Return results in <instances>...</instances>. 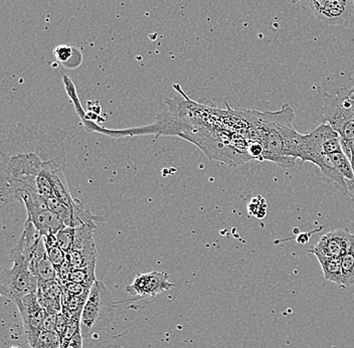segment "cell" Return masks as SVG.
<instances>
[{"instance_id":"cell-12","label":"cell","mask_w":354,"mask_h":348,"mask_svg":"<svg viewBox=\"0 0 354 348\" xmlns=\"http://www.w3.org/2000/svg\"><path fill=\"white\" fill-rule=\"evenodd\" d=\"M354 241V235L348 230H335L321 237L319 241L308 250L314 256L340 258L351 249Z\"/></svg>"},{"instance_id":"cell-19","label":"cell","mask_w":354,"mask_h":348,"mask_svg":"<svg viewBox=\"0 0 354 348\" xmlns=\"http://www.w3.org/2000/svg\"><path fill=\"white\" fill-rule=\"evenodd\" d=\"M95 270L96 269H76L73 268L68 273L65 281L82 284V285L92 287L96 282V276H95Z\"/></svg>"},{"instance_id":"cell-2","label":"cell","mask_w":354,"mask_h":348,"mask_svg":"<svg viewBox=\"0 0 354 348\" xmlns=\"http://www.w3.org/2000/svg\"><path fill=\"white\" fill-rule=\"evenodd\" d=\"M252 126V141L262 145L261 161L275 163L283 168L296 166L301 135L293 127L294 111L285 105L279 112L243 111Z\"/></svg>"},{"instance_id":"cell-23","label":"cell","mask_w":354,"mask_h":348,"mask_svg":"<svg viewBox=\"0 0 354 348\" xmlns=\"http://www.w3.org/2000/svg\"><path fill=\"white\" fill-rule=\"evenodd\" d=\"M48 257L52 263L54 264L55 269H59V267L64 265L66 261V254L65 250L62 249L57 244L50 247H46Z\"/></svg>"},{"instance_id":"cell-17","label":"cell","mask_w":354,"mask_h":348,"mask_svg":"<svg viewBox=\"0 0 354 348\" xmlns=\"http://www.w3.org/2000/svg\"><path fill=\"white\" fill-rule=\"evenodd\" d=\"M344 287H351L354 284V241L351 249L340 257Z\"/></svg>"},{"instance_id":"cell-22","label":"cell","mask_w":354,"mask_h":348,"mask_svg":"<svg viewBox=\"0 0 354 348\" xmlns=\"http://www.w3.org/2000/svg\"><path fill=\"white\" fill-rule=\"evenodd\" d=\"M76 228L65 227L55 234L57 236V245L65 250L66 254L74 245Z\"/></svg>"},{"instance_id":"cell-27","label":"cell","mask_w":354,"mask_h":348,"mask_svg":"<svg viewBox=\"0 0 354 348\" xmlns=\"http://www.w3.org/2000/svg\"><path fill=\"white\" fill-rule=\"evenodd\" d=\"M293 3H297V2L301 1V0H291Z\"/></svg>"},{"instance_id":"cell-1","label":"cell","mask_w":354,"mask_h":348,"mask_svg":"<svg viewBox=\"0 0 354 348\" xmlns=\"http://www.w3.org/2000/svg\"><path fill=\"white\" fill-rule=\"evenodd\" d=\"M66 133L46 123L15 124L0 145V201H21L44 172L65 170Z\"/></svg>"},{"instance_id":"cell-29","label":"cell","mask_w":354,"mask_h":348,"mask_svg":"<svg viewBox=\"0 0 354 348\" xmlns=\"http://www.w3.org/2000/svg\"><path fill=\"white\" fill-rule=\"evenodd\" d=\"M10 348H21V347H10Z\"/></svg>"},{"instance_id":"cell-21","label":"cell","mask_w":354,"mask_h":348,"mask_svg":"<svg viewBox=\"0 0 354 348\" xmlns=\"http://www.w3.org/2000/svg\"><path fill=\"white\" fill-rule=\"evenodd\" d=\"M63 291L64 309L68 310L72 313L83 311L84 306H85L88 296H77V295L68 293L65 290Z\"/></svg>"},{"instance_id":"cell-13","label":"cell","mask_w":354,"mask_h":348,"mask_svg":"<svg viewBox=\"0 0 354 348\" xmlns=\"http://www.w3.org/2000/svg\"><path fill=\"white\" fill-rule=\"evenodd\" d=\"M63 293L59 281L41 282L37 288V300L48 313L59 314L63 311Z\"/></svg>"},{"instance_id":"cell-6","label":"cell","mask_w":354,"mask_h":348,"mask_svg":"<svg viewBox=\"0 0 354 348\" xmlns=\"http://www.w3.org/2000/svg\"><path fill=\"white\" fill-rule=\"evenodd\" d=\"M21 203H24L26 208V219H30L43 236L57 234L59 230L66 227L63 219L48 207L46 199L37 192L32 190L24 192L21 194Z\"/></svg>"},{"instance_id":"cell-8","label":"cell","mask_w":354,"mask_h":348,"mask_svg":"<svg viewBox=\"0 0 354 348\" xmlns=\"http://www.w3.org/2000/svg\"><path fill=\"white\" fill-rule=\"evenodd\" d=\"M97 228L82 226L76 228L74 245L66 253V261L76 269H96L97 249L94 232Z\"/></svg>"},{"instance_id":"cell-3","label":"cell","mask_w":354,"mask_h":348,"mask_svg":"<svg viewBox=\"0 0 354 348\" xmlns=\"http://www.w3.org/2000/svg\"><path fill=\"white\" fill-rule=\"evenodd\" d=\"M115 315V302L105 284L96 281L81 316V333L84 339L98 336L113 322Z\"/></svg>"},{"instance_id":"cell-15","label":"cell","mask_w":354,"mask_h":348,"mask_svg":"<svg viewBox=\"0 0 354 348\" xmlns=\"http://www.w3.org/2000/svg\"><path fill=\"white\" fill-rule=\"evenodd\" d=\"M315 165L319 167L321 172H322L325 177H327L332 183H335L338 190H339L343 194L347 196L346 179L343 177L342 172H339L336 164L332 161L330 154L320 157V158L316 161Z\"/></svg>"},{"instance_id":"cell-7","label":"cell","mask_w":354,"mask_h":348,"mask_svg":"<svg viewBox=\"0 0 354 348\" xmlns=\"http://www.w3.org/2000/svg\"><path fill=\"white\" fill-rule=\"evenodd\" d=\"M324 122L336 132L354 120V93L351 89H334L324 96Z\"/></svg>"},{"instance_id":"cell-20","label":"cell","mask_w":354,"mask_h":348,"mask_svg":"<svg viewBox=\"0 0 354 348\" xmlns=\"http://www.w3.org/2000/svg\"><path fill=\"white\" fill-rule=\"evenodd\" d=\"M330 157L346 181H351L354 178L353 164H351V161H349L348 157L346 156L344 152L332 153Z\"/></svg>"},{"instance_id":"cell-16","label":"cell","mask_w":354,"mask_h":348,"mask_svg":"<svg viewBox=\"0 0 354 348\" xmlns=\"http://www.w3.org/2000/svg\"><path fill=\"white\" fill-rule=\"evenodd\" d=\"M322 268L324 278L327 281L335 283L339 287H344L340 258H329V257L315 256Z\"/></svg>"},{"instance_id":"cell-25","label":"cell","mask_w":354,"mask_h":348,"mask_svg":"<svg viewBox=\"0 0 354 348\" xmlns=\"http://www.w3.org/2000/svg\"><path fill=\"white\" fill-rule=\"evenodd\" d=\"M57 322V314L48 313L46 311L44 321V330L46 331H55Z\"/></svg>"},{"instance_id":"cell-24","label":"cell","mask_w":354,"mask_h":348,"mask_svg":"<svg viewBox=\"0 0 354 348\" xmlns=\"http://www.w3.org/2000/svg\"><path fill=\"white\" fill-rule=\"evenodd\" d=\"M75 52H76V50L73 48L72 46L61 44V46H57L55 48L54 55L57 57V61L66 66V63H68V61L72 59Z\"/></svg>"},{"instance_id":"cell-30","label":"cell","mask_w":354,"mask_h":348,"mask_svg":"<svg viewBox=\"0 0 354 348\" xmlns=\"http://www.w3.org/2000/svg\"><path fill=\"white\" fill-rule=\"evenodd\" d=\"M351 91L354 93V87L351 88Z\"/></svg>"},{"instance_id":"cell-4","label":"cell","mask_w":354,"mask_h":348,"mask_svg":"<svg viewBox=\"0 0 354 348\" xmlns=\"http://www.w3.org/2000/svg\"><path fill=\"white\" fill-rule=\"evenodd\" d=\"M12 266L2 270L0 292L11 301H17L32 293H37L39 280L30 270V263L26 259L10 255Z\"/></svg>"},{"instance_id":"cell-11","label":"cell","mask_w":354,"mask_h":348,"mask_svg":"<svg viewBox=\"0 0 354 348\" xmlns=\"http://www.w3.org/2000/svg\"><path fill=\"white\" fill-rule=\"evenodd\" d=\"M176 284L169 281V276L165 271H152L145 274H138L135 277L131 285L126 287V291L132 296L145 298L174 289Z\"/></svg>"},{"instance_id":"cell-18","label":"cell","mask_w":354,"mask_h":348,"mask_svg":"<svg viewBox=\"0 0 354 348\" xmlns=\"http://www.w3.org/2000/svg\"><path fill=\"white\" fill-rule=\"evenodd\" d=\"M63 342V338L59 332L44 330L32 348H62Z\"/></svg>"},{"instance_id":"cell-28","label":"cell","mask_w":354,"mask_h":348,"mask_svg":"<svg viewBox=\"0 0 354 348\" xmlns=\"http://www.w3.org/2000/svg\"><path fill=\"white\" fill-rule=\"evenodd\" d=\"M111 348H122V347H112V345H111Z\"/></svg>"},{"instance_id":"cell-10","label":"cell","mask_w":354,"mask_h":348,"mask_svg":"<svg viewBox=\"0 0 354 348\" xmlns=\"http://www.w3.org/2000/svg\"><path fill=\"white\" fill-rule=\"evenodd\" d=\"M314 17L330 26L346 24L354 12L353 0H309Z\"/></svg>"},{"instance_id":"cell-9","label":"cell","mask_w":354,"mask_h":348,"mask_svg":"<svg viewBox=\"0 0 354 348\" xmlns=\"http://www.w3.org/2000/svg\"><path fill=\"white\" fill-rule=\"evenodd\" d=\"M19 308L24 324V331L30 347L35 345L39 334L44 331L46 310L39 304L37 293L28 295L15 303Z\"/></svg>"},{"instance_id":"cell-14","label":"cell","mask_w":354,"mask_h":348,"mask_svg":"<svg viewBox=\"0 0 354 348\" xmlns=\"http://www.w3.org/2000/svg\"><path fill=\"white\" fill-rule=\"evenodd\" d=\"M30 270L39 283L57 280V271L48 257L44 239L41 241L33 255L32 260L30 262Z\"/></svg>"},{"instance_id":"cell-26","label":"cell","mask_w":354,"mask_h":348,"mask_svg":"<svg viewBox=\"0 0 354 348\" xmlns=\"http://www.w3.org/2000/svg\"><path fill=\"white\" fill-rule=\"evenodd\" d=\"M83 339L81 332H77L74 338L63 342L62 348H83Z\"/></svg>"},{"instance_id":"cell-5","label":"cell","mask_w":354,"mask_h":348,"mask_svg":"<svg viewBox=\"0 0 354 348\" xmlns=\"http://www.w3.org/2000/svg\"><path fill=\"white\" fill-rule=\"evenodd\" d=\"M339 152H343L339 134L324 122L311 132L301 135L297 158L315 164L320 157Z\"/></svg>"}]
</instances>
